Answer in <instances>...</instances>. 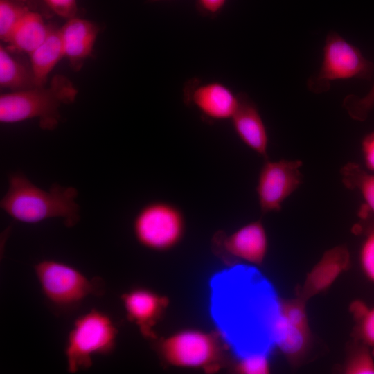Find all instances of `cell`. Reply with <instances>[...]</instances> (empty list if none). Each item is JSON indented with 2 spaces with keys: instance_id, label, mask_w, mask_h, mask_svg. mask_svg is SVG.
<instances>
[{
  "instance_id": "cell-1",
  "label": "cell",
  "mask_w": 374,
  "mask_h": 374,
  "mask_svg": "<svg viewBox=\"0 0 374 374\" xmlns=\"http://www.w3.org/2000/svg\"><path fill=\"white\" fill-rule=\"evenodd\" d=\"M77 189L54 183L44 190L33 184L21 172L8 176V188L0 206L14 220L36 224L51 218H61L67 227L75 226L80 220L76 202Z\"/></svg>"
},
{
  "instance_id": "cell-2",
  "label": "cell",
  "mask_w": 374,
  "mask_h": 374,
  "mask_svg": "<svg viewBox=\"0 0 374 374\" xmlns=\"http://www.w3.org/2000/svg\"><path fill=\"white\" fill-rule=\"evenodd\" d=\"M78 91L65 75H55L48 86L3 93L0 96V121L14 123L38 118L41 129L52 131L60 121V108L73 103Z\"/></svg>"
},
{
  "instance_id": "cell-3",
  "label": "cell",
  "mask_w": 374,
  "mask_h": 374,
  "mask_svg": "<svg viewBox=\"0 0 374 374\" xmlns=\"http://www.w3.org/2000/svg\"><path fill=\"white\" fill-rule=\"evenodd\" d=\"M224 339L220 332L186 328L160 339L155 349L160 359L168 366L214 373L223 364Z\"/></svg>"
},
{
  "instance_id": "cell-4",
  "label": "cell",
  "mask_w": 374,
  "mask_h": 374,
  "mask_svg": "<svg viewBox=\"0 0 374 374\" xmlns=\"http://www.w3.org/2000/svg\"><path fill=\"white\" fill-rule=\"evenodd\" d=\"M117 335L112 319L100 310L92 309L77 318L65 346L68 372L87 369L92 366L94 356L112 353Z\"/></svg>"
},
{
  "instance_id": "cell-5",
  "label": "cell",
  "mask_w": 374,
  "mask_h": 374,
  "mask_svg": "<svg viewBox=\"0 0 374 374\" xmlns=\"http://www.w3.org/2000/svg\"><path fill=\"white\" fill-rule=\"evenodd\" d=\"M34 269L45 298L59 310L74 308L89 296L101 295L104 292L101 280L90 279L61 262L42 260Z\"/></svg>"
},
{
  "instance_id": "cell-6",
  "label": "cell",
  "mask_w": 374,
  "mask_h": 374,
  "mask_svg": "<svg viewBox=\"0 0 374 374\" xmlns=\"http://www.w3.org/2000/svg\"><path fill=\"white\" fill-rule=\"evenodd\" d=\"M374 74V63L364 57L360 50L335 31L328 33L323 46L319 71L307 81L314 93L328 91L331 82L357 78L369 80Z\"/></svg>"
},
{
  "instance_id": "cell-7",
  "label": "cell",
  "mask_w": 374,
  "mask_h": 374,
  "mask_svg": "<svg viewBox=\"0 0 374 374\" xmlns=\"http://www.w3.org/2000/svg\"><path fill=\"white\" fill-rule=\"evenodd\" d=\"M136 241L154 251H166L182 240L186 232V220L176 205L154 201L143 206L136 213L132 224Z\"/></svg>"
},
{
  "instance_id": "cell-8",
  "label": "cell",
  "mask_w": 374,
  "mask_h": 374,
  "mask_svg": "<svg viewBox=\"0 0 374 374\" xmlns=\"http://www.w3.org/2000/svg\"><path fill=\"white\" fill-rule=\"evenodd\" d=\"M271 344L293 363L301 359L310 343V332L302 300L274 299L267 321Z\"/></svg>"
},
{
  "instance_id": "cell-9",
  "label": "cell",
  "mask_w": 374,
  "mask_h": 374,
  "mask_svg": "<svg viewBox=\"0 0 374 374\" xmlns=\"http://www.w3.org/2000/svg\"><path fill=\"white\" fill-rule=\"evenodd\" d=\"M299 160L265 159L256 188L262 213L279 211L283 202L301 185L303 175Z\"/></svg>"
},
{
  "instance_id": "cell-10",
  "label": "cell",
  "mask_w": 374,
  "mask_h": 374,
  "mask_svg": "<svg viewBox=\"0 0 374 374\" xmlns=\"http://www.w3.org/2000/svg\"><path fill=\"white\" fill-rule=\"evenodd\" d=\"M214 252L225 260L261 265L267 255L268 238L260 220L240 227L231 234L217 232L212 240Z\"/></svg>"
},
{
  "instance_id": "cell-11",
  "label": "cell",
  "mask_w": 374,
  "mask_h": 374,
  "mask_svg": "<svg viewBox=\"0 0 374 374\" xmlns=\"http://www.w3.org/2000/svg\"><path fill=\"white\" fill-rule=\"evenodd\" d=\"M186 105L195 107L213 121L231 120L238 105V96L219 81L202 82L197 78L186 82L183 89Z\"/></svg>"
},
{
  "instance_id": "cell-12",
  "label": "cell",
  "mask_w": 374,
  "mask_h": 374,
  "mask_svg": "<svg viewBox=\"0 0 374 374\" xmlns=\"http://www.w3.org/2000/svg\"><path fill=\"white\" fill-rule=\"evenodd\" d=\"M126 315L141 335L156 339L154 328L169 305L168 299L145 287H134L121 296Z\"/></svg>"
},
{
  "instance_id": "cell-13",
  "label": "cell",
  "mask_w": 374,
  "mask_h": 374,
  "mask_svg": "<svg viewBox=\"0 0 374 374\" xmlns=\"http://www.w3.org/2000/svg\"><path fill=\"white\" fill-rule=\"evenodd\" d=\"M238 96V105L231 119L233 130L246 146L267 159L268 134L259 109L246 93Z\"/></svg>"
},
{
  "instance_id": "cell-14",
  "label": "cell",
  "mask_w": 374,
  "mask_h": 374,
  "mask_svg": "<svg viewBox=\"0 0 374 374\" xmlns=\"http://www.w3.org/2000/svg\"><path fill=\"white\" fill-rule=\"evenodd\" d=\"M60 30L64 57L75 71H80L93 53L100 27L93 21L76 16L66 19Z\"/></svg>"
},
{
  "instance_id": "cell-15",
  "label": "cell",
  "mask_w": 374,
  "mask_h": 374,
  "mask_svg": "<svg viewBox=\"0 0 374 374\" xmlns=\"http://www.w3.org/2000/svg\"><path fill=\"white\" fill-rule=\"evenodd\" d=\"M350 265L348 250L337 246L328 250L307 275L301 296L307 299L328 289Z\"/></svg>"
},
{
  "instance_id": "cell-16",
  "label": "cell",
  "mask_w": 374,
  "mask_h": 374,
  "mask_svg": "<svg viewBox=\"0 0 374 374\" xmlns=\"http://www.w3.org/2000/svg\"><path fill=\"white\" fill-rule=\"evenodd\" d=\"M17 53L0 46V86L10 91L38 87L30 64Z\"/></svg>"
},
{
  "instance_id": "cell-17",
  "label": "cell",
  "mask_w": 374,
  "mask_h": 374,
  "mask_svg": "<svg viewBox=\"0 0 374 374\" xmlns=\"http://www.w3.org/2000/svg\"><path fill=\"white\" fill-rule=\"evenodd\" d=\"M51 27L45 23L42 13L31 10L10 33L6 42L8 48L29 55L44 41Z\"/></svg>"
},
{
  "instance_id": "cell-18",
  "label": "cell",
  "mask_w": 374,
  "mask_h": 374,
  "mask_svg": "<svg viewBox=\"0 0 374 374\" xmlns=\"http://www.w3.org/2000/svg\"><path fill=\"white\" fill-rule=\"evenodd\" d=\"M28 55L37 86H45L49 73L64 57L60 28L52 26L44 41Z\"/></svg>"
},
{
  "instance_id": "cell-19",
  "label": "cell",
  "mask_w": 374,
  "mask_h": 374,
  "mask_svg": "<svg viewBox=\"0 0 374 374\" xmlns=\"http://www.w3.org/2000/svg\"><path fill=\"white\" fill-rule=\"evenodd\" d=\"M341 175L343 184L349 189L359 191L365 202L359 217L364 220L371 217L374 221V172L353 162L343 166Z\"/></svg>"
},
{
  "instance_id": "cell-20",
  "label": "cell",
  "mask_w": 374,
  "mask_h": 374,
  "mask_svg": "<svg viewBox=\"0 0 374 374\" xmlns=\"http://www.w3.org/2000/svg\"><path fill=\"white\" fill-rule=\"evenodd\" d=\"M33 0H0V38L6 42L18 23L33 8Z\"/></svg>"
},
{
  "instance_id": "cell-21",
  "label": "cell",
  "mask_w": 374,
  "mask_h": 374,
  "mask_svg": "<svg viewBox=\"0 0 374 374\" xmlns=\"http://www.w3.org/2000/svg\"><path fill=\"white\" fill-rule=\"evenodd\" d=\"M350 311L357 323V337L368 347H374V306L369 308L363 301L356 300L351 303Z\"/></svg>"
},
{
  "instance_id": "cell-22",
  "label": "cell",
  "mask_w": 374,
  "mask_h": 374,
  "mask_svg": "<svg viewBox=\"0 0 374 374\" xmlns=\"http://www.w3.org/2000/svg\"><path fill=\"white\" fill-rule=\"evenodd\" d=\"M235 371L241 374H267L270 371L265 350H252L241 355L235 365Z\"/></svg>"
},
{
  "instance_id": "cell-23",
  "label": "cell",
  "mask_w": 374,
  "mask_h": 374,
  "mask_svg": "<svg viewBox=\"0 0 374 374\" xmlns=\"http://www.w3.org/2000/svg\"><path fill=\"white\" fill-rule=\"evenodd\" d=\"M343 107L355 121H365L374 108V84L364 96L350 94L343 100Z\"/></svg>"
},
{
  "instance_id": "cell-24",
  "label": "cell",
  "mask_w": 374,
  "mask_h": 374,
  "mask_svg": "<svg viewBox=\"0 0 374 374\" xmlns=\"http://www.w3.org/2000/svg\"><path fill=\"white\" fill-rule=\"evenodd\" d=\"M367 347L362 344L353 350L346 362L345 373L374 374V359Z\"/></svg>"
},
{
  "instance_id": "cell-25",
  "label": "cell",
  "mask_w": 374,
  "mask_h": 374,
  "mask_svg": "<svg viewBox=\"0 0 374 374\" xmlns=\"http://www.w3.org/2000/svg\"><path fill=\"white\" fill-rule=\"evenodd\" d=\"M359 262L365 276L374 283V221L367 229L361 245Z\"/></svg>"
},
{
  "instance_id": "cell-26",
  "label": "cell",
  "mask_w": 374,
  "mask_h": 374,
  "mask_svg": "<svg viewBox=\"0 0 374 374\" xmlns=\"http://www.w3.org/2000/svg\"><path fill=\"white\" fill-rule=\"evenodd\" d=\"M46 9L60 17L69 19L77 16V0H39Z\"/></svg>"
},
{
  "instance_id": "cell-27",
  "label": "cell",
  "mask_w": 374,
  "mask_h": 374,
  "mask_svg": "<svg viewBox=\"0 0 374 374\" xmlns=\"http://www.w3.org/2000/svg\"><path fill=\"white\" fill-rule=\"evenodd\" d=\"M227 0H196V9L203 17L215 18L224 8Z\"/></svg>"
},
{
  "instance_id": "cell-28",
  "label": "cell",
  "mask_w": 374,
  "mask_h": 374,
  "mask_svg": "<svg viewBox=\"0 0 374 374\" xmlns=\"http://www.w3.org/2000/svg\"><path fill=\"white\" fill-rule=\"evenodd\" d=\"M362 151L365 166L374 172V131L366 134L362 141Z\"/></svg>"
},
{
  "instance_id": "cell-29",
  "label": "cell",
  "mask_w": 374,
  "mask_h": 374,
  "mask_svg": "<svg viewBox=\"0 0 374 374\" xmlns=\"http://www.w3.org/2000/svg\"><path fill=\"white\" fill-rule=\"evenodd\" d=\"M162 1H166V0H146V2L147 3H155V2Z\"/></svg>"
}]
</instances>
